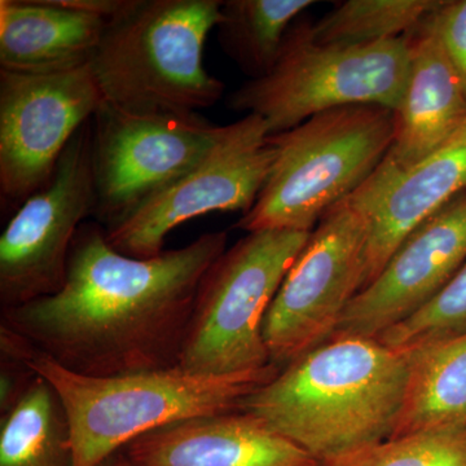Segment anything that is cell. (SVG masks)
Masks as SVG:
<instances>
[{"label": "cell", "instance_id": "1", "mask_svg": "<svg viewBox=\"0 0 466 466\" xmlns=\"http://www.w3.org/2000/svg\"><path fill=\"white\" fill-rule=\"evenodd\" d=\"M227 232L140 259L110 247L97 222L79 227L60 291L2 309V325L79 375L109 377L179 364L204 275Z\"/></svg>", "mask_w": 466, "mask_h": 466}, {"label": "cell", "instance_id": "2", "mask_svg": "<svg viewBox=\"0 0 466 466\" xmlns=\"http://www.w3.org/2000/svg\"><path fill=\"white\" fill-rule=\"evenodd\" d=\"M412 351L333 336L245 398L249 413L319 464L390 440L406 406Z\"/></svg>", "mask_w": 466, "mask_h": 466}, {"label": "cell", "instance_id": "3", "mask_svg": "<svg viewBox=\"0 0 466 466\" xmlns=\"http://www.w3.org/2000/svg\"><path fill=\"white\" fill-rule=\"evenodd\" d=\"M17 359L50 383L72 434L73 466H100L130 441L156 429L240 410L251 392L281 368L236 375H198L179 366L109 377L79 375L25 341Z\"/></svg>", "mask_w": 466, "mask_h": 466}, {"label": "cell", "instance_id": "4", "mask_svg": "<svg viewBox=\"0 0 466 466\" xmlns=\"http://www.w3.org/2000/svg\"><path fill=\"white\" fill-rule=\"evenodd\" d=\"M219 0H131L106 23L90 63L104 103L130 115H198L225 84L204 66Z\"/></svg>", "mask_w": 466, "mask_h": 466}, {"label": "cell", "instance_id": "5", "mask_svg": "<svg viewBox=\"0 0 466 466\" xmlns=\"http://www.w3.org/2000/svg\"><path fill=\"white\" fill-rule=\"evenodd\" d=\"M395 112L380 106L327 110L271 135L275 158L253 208L238 220L245 232H311L379 167L390 149Z\"/></svg>", "mask_w": 466, "mask_h": 466}, {"label": "cell", "instance_id": "6", "mask_svg": "<svg viewBox=\"0 0 466 466\" xmlns=\"http://www.w3.org/2000/svg\"><path fill=\"white\" fill-rule=\"evenodd\" d=\"M410 70V34L364 46L320 45L308 25L290 27L274 69L233 92L229 108L265 119L269 137L327 110H397Z\"/></svg>", "mask_w": 466, "mask_h": 466}, {"label": "cell", "instance_id": "7", "mask_svg": "<svg viewBox=\"0 0 466 466\" xmlns=\"http://www.w3.org/2000/svg\"><path fill=\"white\" fill-rule=\"evenodd\" d=\"M311 232L248 233L202 278L179 366L198 375H236L271 363L263 324Z\"/></svg>", "mask_w": 466, "mask_h": 466}, {"label": "cell", "instance_id": "8", "mask_svg": "<svg viewBox=\"0 0 466 466\" xmlns=\"http://www.w3.org/2000/svg\"><path fill=\"white\" fill-rule=\"evenodd\" d=\"M367 241L366 214L351 198L321 218L267 311L271 363L284 368L333 337L363 285Z\"/></svg>", "mask_w": 466, "mask_h": 466}, {"label": "cell", "instance_id": "9", "mask_svg": "<svg viewBox=\"0 0 466 466\" xmlns=\"http://www.w3.org/2000/svg\"><path fill=\"white\" fill-rule=\"evenodd\" d=\"M225 128L200 115H130L101 104L92 118L96 222L121 223L195 167Z\"/></svg>", "mask_w": 466, "mask_h": 466}, {"label": "cell", "instance_id": "10", "mask_svg": "<svg viewBox=\"0 0 466 466\" xmlns=\"http://www.w3.org/2000/svg\"><path fill=\"white\" fill-rule=\"evenodd\" d=\"M95 204L90 119L67 144L47 186L21 205L2 233V309L61 290L73 241L79 227L94 216Z\"/></svg>", "mask_w": 466, "mask_h": 466}, {"label": "cell", "instance_id": "11", "mask_svg": "<svg viewBox=\"0 0 466 466\" xmlns=\"http://www.w3.org/2000/svg\"><path fill=\"white\" fill-rule=\"evenodd\" d=\"M275 150L265 119L245 115L227 125L219 142L188 173L106 229L110 247L133 258L164 251L168 233L214 211H248L265 186Z\"/></svg>", "mask_w": 466, "mask_h": 466}, {"label": "cell", "instance_id": "12", "mask_svg": "<svg viewBox=\"0 0 466 466\" xmlns=\"http://www.w3.org/2000/svg\"><path fill=\"white\" fill-rule=\"evenodd\" d=\"M103 103L90 66L51 76L0 69L2 198L24 204L45 188L67 144Z\"/></svg>", "mask_w": 466, "mask_h": 466}, {"label": "cell", "instance_id": "13", "mask_svg": "<svg viewBox=\"0 0 466 466\" xmlns=\"http://www.w3.org/2000/svg\"><path fill=\"white\" fill-rule=\"evenodd\" d=\"M466 262V195L401 242L382 271L359 291L333 336L377 339L437 296Z\"/></svg>", "mask_w": 466, "mask_h": 466}, {"label": "cell", "instance_id": "14", "mask_svg": "<svg viewBox=\"0 0 466 466\" xmlns=\"http://www.w3.org/2000/svg\"><path fill=\"white\" fill-rule=\"evenodd\" d=\"M462 195H466V124L410 170L388 180L368 177L349 196L366 214L368 223L361 289L375 280L417 227Z\"/></svg>", "mask_w": 466, "mask_h": 466}, {"label": "cell", "instance_id": "15", "mask_svg": "<svg viewBox=\"0 0 466 466\" xmlns=\"http://www.w3.org/2000/svg\"><path fill=\"white\" fill-rule=\"evenodd\" d=\"M434 14L410 34V70L395 110L394 139L370 175L373 179H391L416 167L466 124V90L441 42Z\"/></svg>", "mask_w": 466, "mask_h": 466}, {"label": "cell", "instance_id": "16", "mask_svg": "<svg viewBox=\"0 0 466 466\" xmlns=\"http://www.w3.org/2000/svg\"><path fill=\"white\" fill-rule=\"evenodd\" d=\"M122 452L139 466H320L293 441L241 410L156 429Z\"/></svg>", "mask_w": 466, "mask_h": 466}, {"label": "cell", "instance_id": "17", "mask_svg": "<svg viewBox=\"0 0 466 466\" xmlns=\"http://www.w3.org/2000/svg\"><path fill=\"white\" fill-rule=\"evenodd\" d=\"M106 23L60 0H2L0 69L51 76L90 66Z\"/></svg>", "mask_w": 466, "mask_h": 466}, {"label": "cell", "instance_id": "18", "mask_svg": "<svg viewBox=\"0 0 466 466\" xmlns=\"http://www.w3.org/2000/svg\"><path fill=\"white\" fill-rule=\"evenodd\" d=\"M412 354L406 406L391 438L466 422V332Z\"/></svg>", "mask_w": 466, "mask_h": 466}, {"label": "cell", "instance_id": "19", "mask_svg": "<svg viewBox=\"0 0 466 466\" xmlns=\"http://www.w3.org/2000/svg\"><path fill=\"white\" fill-rule=\"evenodd\" d=\"M0 466H73L72 434L60 398L35 375L2 413Z\"/></svg>", "mask_w": 466, "mask_h": 466}, {"label": "cell", "instance_id": "20", "mask_svg": "<svg viewBox=\"0 0 466 466\" xmlns=\"http://www.w3.org/2000/svg\"><path fill=\"white\" fill-rule=\"evenodd\" d=\"M312 5L311 0H227L218 39L242 72L262 78L280 58L291 24Z\"/></svg>", "mask_w": 466, "mask_h": 466}, {"label": "cell", "instance_id": "21", "mask_svg": "<svg viewBox=\"0 0 466 466\" xmlns=\"http://www.w3.org/2000/svg\"><path fill=\"white\" fill-rule=\"evenodd\" d=\"M443 2L435 0H349L308 30L320 45L364 46L415 32Z\"/></svg>", "mask_w": 466, "mask_h": 466}, {"label": "cell", "instance_id": "22", "mask_svg": "<svg viewBox=\"0 0 466 466\" xmlns=\"http://www.w3.org/2000/svg\"><path fill=\"white\" fill-rule=\"evenodd\" d=\"M320 466H466V422L390 438Z\"/></svg>", "mask_w": 466, "mask_h": 466}, {"label": "cell", "instance_id": "23", "mask_svg": "<svg viewBox=\"0 0 466 466\" xmlns=\"http://www.w3.org/2000/svg\"><path fill=\"white\" fill-rule=\"evenodd\" d=\"M466 332V262L424 308L377 337L390 348L415 351Z\"/></svg>", "mask_w": 466, "mask_h": 466}, {"label": "cell", "instance_id": "24", "mask_svg": "<svg viewBox=\"0 0 466 466\" xmlns=\"http://www.w3.org/2000/svg\"><path fill=\"white\" fill-rule=\"evenodd\" d=\"M434 18L444 48L466 90V0L441 3Z\"/></svg>", "mask_w": 466, "mask_h": 466}, {"label": "cell", "instance_id": "25", "mask_svg": "<svg viewBox=\"0 0 466 466\" xmlns=\"http://www.w3.org/2000/svg\"><path fill=\"white\" fill-rule=\"evenodd\" d=\"M100 466H139L135 464V462L131 461L130 459L126 458L124 452L119 451V452L115 453L112 458L106 460V462H103Z\"/></svg>", "mask_w": 466, "mask_h": 466}]
</instances>
